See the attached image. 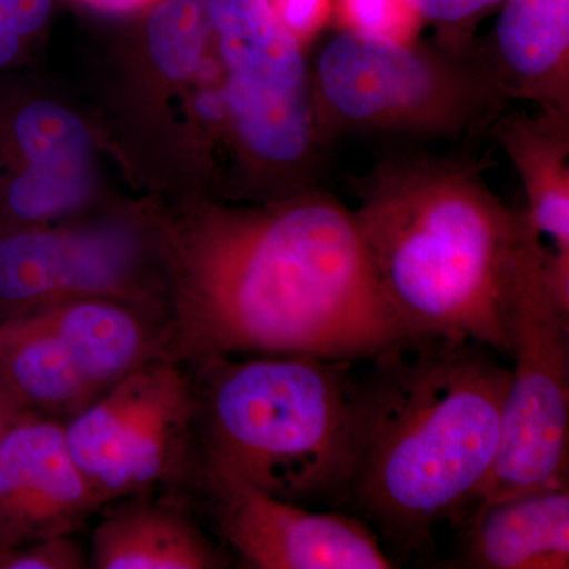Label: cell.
Here are the masks:
<instances>
[{"label": "cell", "instance_id": "1", "mask_svg": "<svg viewBox=\"0 0 569 569\" xmlns=\"http://www.w3.org/2000/svg\"><path fill=\"white\" fill-rule=\"evenodd\" d=\"M168 346L216 359L366 362L411 339L389 307L353 212L313 189L260 209L204 208L164 234Z\"/></svg>", "mask_w": 569, "mask_h": 569}, {"label": "cell", "instance_id": "2", "mask_svg": "<svg viewBox=\"0 0 569 569\" xmlns=\"http://www.w3.org/2000/svg\"><path fill=\"white\" fill-rule=\"evenodd\" d=\"M470 340L415 339L366 361L351 400L340 509L388 556H422L441 522H459L496 462L509 369Z\"/></svg>", "mask_w": 569, "mask_h": 569}, {"label": "cell", "instance_id": "3", "mask_svg": "<svg viewBox=\"0 0 569 569\" xmlns=\"http://www.w3.org/2000/svg\"><path fill=\"white\" fill-rule=\"evenodd\" d=\"M356 227L411 339L470 340L508 356L512 284L545 247L477 163L399 153L356 187Z\"/></svg>", "mask_w": 569, "mask_h": 569}, {"label": "cell", "instance_id": "4", "mask_svg": "<svg viewBox=\"0 0 569 569\" xmlns=\"http://www.w3.org/2000/svg\"><path fill=\"white\" fill-rule=\"evenodd\" d=\"M355 366L313 356H252L190 369V477L209 500L249 489L340 509Z\"/></svg>", "mask_w": 569, "mask_h": 569}, {"label": "cell", "instance_id": "5", "mask_svg": "<svg viewBox=\"0 0 569 569\" xmlns=\"http://www.w3.org/2000/svg\"><path fill=\"white\" fill-rule=\"evenodd\" d=\"M312 77L329 141L347 133L470 140L511 102L473 41L419 43L343 29L321 48Z\"/></svg>", "mask_w": 569, "mask_h": 569}, {"label": "cell", "instance_id": "6", "mask_svg": "<svg viewBox=\"0 0 569 569\" xmlns=\"http://www.w3.org/2000/svg\"><path fill=\"white\" fill-rule=\"evenodd\" d=\"M213 41L224 69L228 123L257 173L313 189L331 144L318 119L305 44L268 0H211Z\"/></svg>", "mask_w": 569, "mask_h": 569}, {"label": "cell", "instance_id": "7", "mask_svg": "<svg viewBox=\"0 0 569 569\" xmlns=\"http://www.w3.org/2000/svg\"><path fill=\"white\" fill-rule=\"evenodd\" d=\"M548 264V253L535 254L509 293L512 369L500 447L471 508L568 486L569 307L557 298Z\"/></svg>", "mask_w": 569, "mask_h": 569}, {"label": "cell", "instance_id": "8", "mask_svg": "<svg viewBox=\"0 0 569 569\" xmlns=\"http://www.w3.org/2000/svg\"><path fill=\"white\" fill-rule=\"evenodd\" d=\"M193 418L192 370L157 359L63 421V437L74 466L108 507L190 477Z\"/></svg>", "mask_w": 569, "mask_h": 569}, {"label": "cell", "instance_id": "9", "mask_svg": "<svg viewBox=\"0 0 569 569\" xmlns=\"http://www.w3.org/2000/svg\"><path fill=\"white\" fill-rule=\"evenodd\" d=\"M137 260V239L122 227L0 224V325L88 298L167 318V301L134 280Z\"/></svg>", "mask_w": 569, "mask_h": 569}, {"label": "cell", "instance_id": "10", "mask_svg": "<svg viewBox=\"0 0 569 569\" xmlns=\"http://www.w3.org/2000/svg\"><path fill=\"white\" fill-rule=\"evenodd\" d=\"M217 526L246 567L254 569H391L395 561L361 519L313 511L260 490L213 498Z\"/></svg>", "mask_w": 569, "mask_h": 569}, {"label": "cell", "instance_id": "11", "mask_svg": "<svg viewBox=\"0 0 569 569\" xmlns=\"http://www.w3.org/2000/svg\"><path fill=\"white\" fill-rule=\"evenodd\" d=\"M103 508L71 459L63 421L29 415L0 438V549L77 535Z\"/></svg>", "mask_w": 569, "mask_h": 569}, {"label": "cell", "instance_id": "12", "mask_svg": "<svg viewBox=\"0 0 569 569\" xmlns=\"http://www.w3.org/2000/svg\"><path fill=\"white\" fill-rule=\"evenodd\" d=\"M482 59L508 99L569 118V0H503Z\"/></svg>", "mask_w": 569, "mask_h": 569}, {"label": "cell", "instance_id": "13", "mask_svg": "<svg viewBox=\"0 0 569 569\" xmlns=\"http://www.w3.org/2000/svg\"><path fill=\"white\" fill-rule=\"evenodd\" d=\"M490 130L523 183V213L548 252L550 284L569 307V118L505 111Z\"/></svg>", "mask_w": 569, "mask_h": 569}, {"label": "cell", "instance_id": "14", "mask_svg": "<svg viewBox=\"0 0 569 569\" xmlns=\"http://www.w3.org/2000/svg\"><path fill=\"white\" fill-rule=\"evenodd\" d=\"M463 522L459 567L568 569L569 486L473 507Z\"/></svg>", "mask_w": 569, "mask_h": 569}, {"label": "cell", "instance_id": "15", "mask_svg": "<svg viewBox=\"0 0 569 569\" xmlns=\"http://www.w3.org/2000/svg\"><path fill=\"white\" fill-rule=\"evenodd\" d=\"M93 569H219L228 560L182 509L127 505L104 516L92 533Z\"/></svg>", "mask_w": 569, "mask_h": 569}, {"label": "cell", "instance_id": "16", "mask_svg": "<svg viewBox=\"0 0 569 569\" xmlns=\"http://www.w3.org/2000/svg\"><path fill=\"white\" fill-rule=\"evenodd\" d=\"M0 380L32 413L59 421L102 396L37 313L0 325Z\"/></svg>", "mask_w": 569, "mask_h": 569}, {"label": "cell", "instance_id": "17", "mask_svg": "<svg viewBox=\"0 0 569 569\" xmlns=\"http://www.w3.org/2000/svg\"><path fill=\"white\" fill-rule=\"evenodd\" d=\"M211 41V0H157L148 20V48L164 78H193Z\"/></svg>", "mask_w": 569, "mask_h": 569}, {"label": "cell", "instance_id": "18", "mask_svg": "<svg viewBox=\"0 0 569 569\" xmlns=\"http://www.w3.org/2000/svg\"><path fill=\"white\" fill-rule=\"evenodd\" d=\"M348 31L396 41L417 39L422 20L410 0H336Z\"/></svg>", "mask_w": 569, "mask_h": 569}, {"label": "cell", "instance_id": "19", "mask_svg": "<svg viewBox=\"0 0 569 569\" xmlns=\"http://www.w3.org/2000/svg\"><path fill=\"white\" fill-rule=\"evenodd\" d=\"M54 0H0V73L17 63L51 17Z\"/></svg>", "mask_w": 569, "mask_h": 569}, {"label": "cell", "instance_id": "20", "mask_svg": "<svg viewBox=\"0 0 569 569\" xmlns=\"http://www.w3.org/2000/svg\"><path fill=\"white\" fill-rule=\"evenodd\" d=\"M89 553L74 535L37 539L14 548L0 549V569H86Z\"/></svg>", "mask_w": 569, "mask_h": 569}, {"label": "cell", "instance_id": "21", "mask_svg": "<svg viewBox=\"0 0 569 569\" xmlns=\"http://www.w3.org/2000/svg\"><path fill=\"white\" fill-rule=\"evenodd\" d=\"M422 22L440 29L441 41L468 43L467 28L481 20L503 0H410Z\"/></svg>", "mask_w": 569, "mask_h": 569}, {"label": "cell", "instance_id": "22", "mask_svg": "<svg viewBox=\"0 0 569 569\" xmlns=\"http://www.w3.org/2000/svg\"><path fill=\"white\" fill-rule=\"evenodd\" d=\"M276 17L306 44L323 29L332 13V0H268Z\"/></svg>", "mask_w": 569, "mask_h": 569}, {"label": "cell", "instance_id": "23", "mask_svg": "<svg viewBox=\"0 0 569 569\" xmlns=\"http://www.w3.org/2000/svg\"><path fill=\"white\" fill-rule=\"evenodd\" d=\"M32 413L24 403L18 399L9 388L0 380V438L10 432L18 422Z\"/></svg>", "mask_w": 569, "mask_h": 569}, {"label": "cell", "instance_id": "24", "mask_svg": "<svg viewBox=\"0 0 569 569\" xmlns=\"http://www.w3.org/2000/svg\"><path fill=\"white\" fill-rule=\"evenodd\" d=\"M81 2L104 11H133L151 6L157 0H81Z\"/></svg>", "mask_w": 569, "mask_h": 569}]
</instances>
